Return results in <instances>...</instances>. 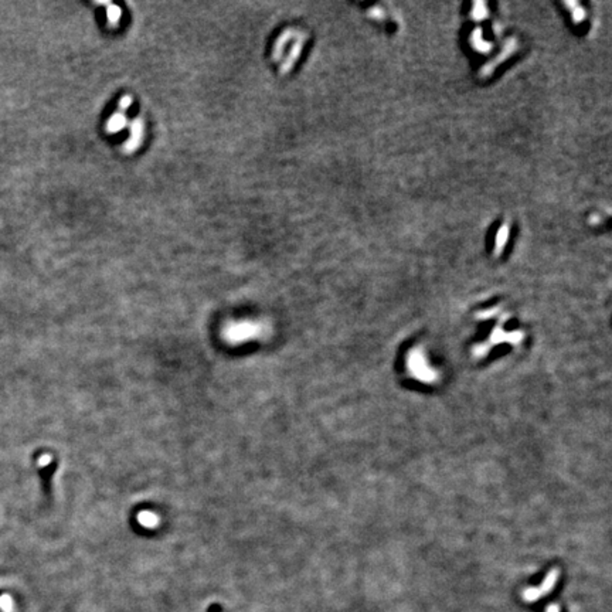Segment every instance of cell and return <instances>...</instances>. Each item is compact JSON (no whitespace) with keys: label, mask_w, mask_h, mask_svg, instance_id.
<instances>
[{"label":"cell","mask_w":612,"mask_h":612,"mask_svg":"<svg viewBox=\"0 0 612 612\" xmlns=\"http://www.w3.org/2000/svg\"><path fill=\"white\" fill-rule=\"evenodd\" d=\"M0 610L3 612H13L14 611V602L13 598L9 594H4L0 597Z\"/></svg>","instance_id":"7a4b0ae2"},{"label":"cell","mask_w":612,"mask_h":612,"mask_svg":"<svg viewBox=\"0 0 612 612\" xmlns=\"http://www.w3.org/2000/svg\"><path fill=\"white\" fill-rule=\"evenodd\" d=\"M558 580V570H553L547 574V577L544 578L543 584L537 588H527L523 591V600L526 602H536L539 598H542L544 595H547L553 587L555 585Z\"/></svg>","instance_id":"6da1fadb"},{"label":"cell","mask_w":612,"mask_h":612,"mask_svg":"<svg viewBox=\"0 0 612 612\" xmlns=\"http://www.w3.org/2000/svg\"><path fill=\"white\" fill-rule=\"evenodd\" d=\"M546 612H560V607H558V605H555V604H551V605H549V607H547Z\"/></svg>","instance_id":"3957f363"}]
</instances>
